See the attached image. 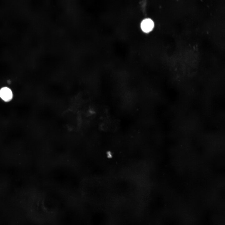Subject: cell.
<instances>
[{
  "mask_svg": "<svg viewBox=\"0 0 225 225\" xmlns=\"http://www.w3.org/2000/svg\"><path fill=\"white\" fill-rule=\"evenodd\" d=\"M13 97L12 92L10 88L5 87L0 90V98L3 101L9 102L12 100Z\"/></svg>",
  "mask_w": 225,
  "mask_h": 225,
  "instance_id": "obj_1",
  "label": "cell"
},
{
  "mask_svg": "<svg viewBox=\"0 0 225 225\" xmlns=\"http://www.w3.org/2000/svg\"><path fill=\"white\" fill-rule=\"evenodd\" d=\"M154 24L153 21L150 19L147 18L144 20L141 24V28L142 31L145 33H149L153 29Z\"/></svg>",
  "mask_w": 225,
  "mask_h": 225,
  "instance_id": "obj_2",
  "label": "cell"
}]
</instances>
